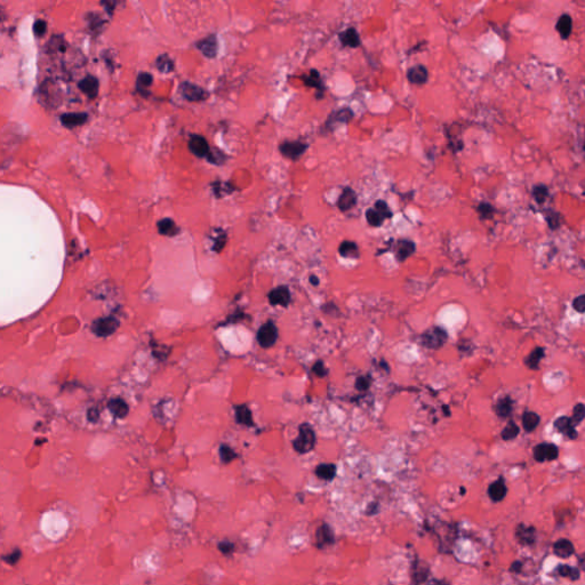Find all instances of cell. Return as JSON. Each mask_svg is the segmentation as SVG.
<instances>
[{
  "mask_svg": "<svg viewBox=\"0 0 585 585\" xmlns=\"http://www.w3.org/2000/svg\"><path fill=\"white\" fill-rule=\"evenodd\" d=\"M338 253L342 258L346 259H358L359 258V248L358 245L353 241H343L338 247Z\"/></svg>",
  "mask_w": 585,
  "mask_h": 585,
  "instance_id": "23",
  "label": "cell"
},
{
  "mask_svg": "<svg viewBox=\"0 0 585 585\" xmlns=\"http://www.w3.org/2000/svg\"><path fill=\"white\" fill-rule=\"evenodd\" d=\"M45 30H46V24H45V22L43 21H38L36 23V31L38 35H43L45 32Z\"/></svg>",
  "mask_w": 585,
  "mask_h": 585,
  "instance_id": "52",
  "label": "cell"
},
{
  "mask_svg": "<svg viewBox=\"0 0 585 585\" xmlns=\"http://www.w3.org/2000/svg\"><path fill=\"white\" fill-rule=\"evenodd\" d=\"M557 572L560 576L567 577V579L572 581H576L580 579V571L575 567H572V566L560 565L559 567L557 568Z\"/></svg>",
  "mask_w": 585,
  "mask_h": 585,
  "instance_id": "37",
  "label": "cell"
},
{
  "mask_svg": "<svg viewBox=\"0 0 585 585\" xmlns=\"http://www.w3.org/2000/svg\"><path fill=\"white\" fill-rule=\"evenodd\" d=\"M353 117L352 111L350 109H342L337 112H334L329 118H328L327 126L331 123H348L349 120Z\"/></svg>",
  "mask_w": 585,
  "mask_h": 585,
  "instance_id": "33",
  "label": "cell"
},
{
  "mask_svg": "<svg viewBox=\"0 0 585 585\" xmlns=\"http://www.w3.org/2000/svg\"><path fill=\"white\" fill-rule=\"evenodd\" d=\"M312 372L315 373L316 375L318 376V377H324V376H326L327 374H328L327 368L325 367V364H324V362L322 360L318 361V362H316V364L313 365Z\"/></svg>",
  "mask_w": 585,
  "mask_h": 585,
  "instance_id": "49",
  "label": "cell"
},
{
  "mask_svg": "<svg viewBox=\"0 0 585 585\" xmlns=\"http://www.w3.org/2000/svg\"><path fill=\"white\" fill-rule=\"evenodd\" d=\"M533 454L536 462L543 463L545 461H554L559 456V449L553 444L543 443L534 447Z\"/></svg>",
  "mask_w": 585,
  "mask_h": 585,
  "instance_id": "5",
  "label": "cell"
},
{
  "mask_svg": "<svg viewBox=\"0 0 585 585\" xmlns=\"http://www.w3.org/2000/svg\"><path fill=\"white\" fill-rule=\"evenodd\" d=\"M533 195L536 200V202L543 203L546 200V198H548L549 189L546 188L545 186H543V184L536 186L533 190Z\"/></svg>",
  "mask_w": 585,
  "mask_h": 585,
  "instance_id": "39",
  "label": "cell"
},
{
  "mask_svg": "<svg viewBox=\"0 0 585 585\" xmlns=\"http://www.w3.org/2000/svg\"><path fill=\"white\" fill-rule=\"evenodd\" d=\"M519 431H520L519 426L517 425L513 421H510L508 423V425L505 426L503 430H502V432H501L502 439L505 440V441L515 439V438L518 437Z\"/></svg>",
  "mask_w": 585,
  "mask_h": 585,
  "instance_id": "36",
  "label": "cell"
},
{
  "mask_svg": "<svg viewBox=\"0 0 585 585\" xmlns=\"http://www.w3.org/2000/svg\"><path fill=\"white\" fill-rule=\"evenodd\" d=\"M41 531L46 537L51 539H59L65 534L69 527L67 520L62 513L50 511L45 513L40 522Z\"/></svg>",
  "mask_w": 585,
  "mask_h": 585,
  "instance_id": "1",
  "label": "cell"
},
{
  "mask_svg": "<svg viewBox=\"0 0 585 585\" xmlns=\"http://www.w3.org/2000/svg\"><path fill=\"white\" fill-rule=\"evenodd\" d=\"M553 551L556 556L565 559V558H569L572 554H574V545L571 541H568V539L561 538L559 541L554 543Z\"/></svg>",
  "mask_w": 585,
  "mask_h": 585,
  "instance_id": "19",
  "label": "cell"
},
{
  "mask_svg": "<svg viewBox=\"0 0 585 585\" xmlns=\"http://www.w3.org/2000/svg\"><path fill=\"white\" fill-rule=\"evenodd\" d=\"M415 252V244L410 240H400L397 248V260L399 262L406 261Z\"/></svg>",
  "mask_w": 585,
  "mask_h": 585,
  "instance_id": "24",
  "label": "cell"
},
{
  "mask_svg": "<svg viewBox=\"0 0 585 585\" xmlns=\"http://www.w3.org/2000/svg\"><path fill=\"white\" fill-rule=\"evenodd\" d=\"M157 228L160 235L167 237H174L180 232V229L172 218H162L157 223Z\"/></svg>",
  "mask_w": 585,
  "mask_h": 585,
  "instance_id": "20",
  "label": "cell"
},
{
  "mask_svg": "<svg viewBox=\"0 0 585 585\" xmlns=\"http://www.w3.org/2000/svg\"><path fill=\"white\" fill-rule=\"evenodd\" d=\"M316 538H317V546H318L319 549H323V548H325V546L331 545L335 541V536H334L333 530H331V528L326 523L322 524V526L318 528V530H317V534H316Z\"/></svg>",
  "mask_w": 585,
  "mask_h": 585,
  "instance_id": "13",
  "label": "cell"
},
{
  "mask_svg": "<svg viewBox=\"0 0 585 585\" xmlns=\"http://www.w3.org/2000/svg\"><path fill=\"white\" fill-rule=\"evenodd\" d=\"M267 299L271 305H280L282 308H287L290 303L289 288L287 286L275 287L269 293Z\"/></svg>",
  "mask_w": 585,
  "mask_h": 585,
  "instance_id": "9",
  "label": "cell"
},
{
  "mask_svg": "<svg viewBox=\"0 0 585 585\" xmlns=\"http://www.w3.org/2000/svg\"><path fill=\"white\" fill-rule=\"evenodd\" d=\"M152 81H153V77L148 72H142L138 74L137 77V81H136V88L137 90L143 95H146L145 92H148L146 88L150 87L151 85H152Z\"/></svg>",
  "mask_w": 585,
  "mask_h": 585,
  "instance_id": "34",
  "label": "cell"
},
{
  "mask_svg": "<svg viewBox=\"0 0 585 585\" xmlns=\"http://www.w3.org/2000/svg\"><path fill=\"white\" fill-rule=\"evenodd\" d=\"M207 160L212 162V164L221 165L223 164V161L225 160V157L224 154L221 153L218 150H210L208 156H207Z\"/></svg>",
  "mask_w": 585,
  "mask_h": 585,
  "instance_id": "45",
  "label": "cell"
},
{
  "mask_svg": "<svg viewBox=\"0 0 585 585\" xmlns=\"http://www.w3.org/2000/svg\"><path fill=\"white\" fill-rule=\"evenodd\" d=\"M507 493H508V488H507V485H505V481H504V478H498V480L494 481L493 484H490L489 488H488V495L490 497V500L493 502H501L504 500V497L507 496Z\"/></svg>",
  "mask_w": 585,
  "mask_h": 585,
  "instance_id": "16",
  "label": "cell"
},
{
  "mask_svg": "<svg viewBox=\"0 0 585 585\" xmlns=\"http://www.w3.org/2000/svg\"><path fill=\"white\" fill-rule=\"evenodd\" d=\"M195 47L202 53L206 58L213 59L217 54V39L216 36H209L207 38H203L200 41L195 44Z\"/></svg>",
  "mask_w": 585,
  "mask_h": 585,
  "instance_id": "12",
  "label": "cell"
},
{
  "mask_svg": "<svg viewBox=\"0 0 585 585\" xmlns=\"http://www.w3.org/2000/svg\"><path fill=\"white\" fill-rule=\"evenodd\" d=\"M372 384V377L369 375L358 377L356 381V389L359 391H367Z\"/></svg>",
  "mask_w": 585,
  "mask_h": 585,
  "instance_id": "44",
  "label": "cell"
},
{
  "mask_svg": "<svg viewBox=\"0 0 585 585\" xmlns=\"http://www.w3.org/2000/svg\"><path fill=\"white\" fill-rule=\"evenodd\" d=\"M543 357H544V349L538 346V348L534 349L529 354H528L526 359H524V364H526L528 368L533 369V371H537L539 362L543 359Z\"/></svg>",
  "mask_w": 585,
  "mask_h": 585,
  "instance_id": "26",
  "label": "cell"
},
{
  "mask_svg": "<svg viewBox=\"0 0 585 585\" xmlns=\"http://www.w3.org/2000/svg\"><path fill=\"white\" fill-rule=\"evenodd\" d=\"M109 409L112 411L115 416L119 418H124L128 414V406L123 399H112L109 402Z\"/></svg>",
  "mask_w": 585,
  "mask_h": 585,
  "instance_id": "30",
  "label": "cell"
},
{
  "mask_svg": "<svg viewBox=\"0 0 585 585\" xmlns=\"http://www.w3.org/2000/svg\"><path fill=\"white\" fill-rule=\"evenodd\" d=\"M407 79H408L409 82L415 85L425 84L429 79L428 69L424 65H421V64L411 66L408 72H407Z\"/></svg>",
  "mask_w": 585,
  "mask_h": 585,
  "instance_id": "14",
  "label": "cell"
},
{
  "mask_svg": "<svg viewBox=\"0 0 585 585\" xmlns=\"http://www.w3.org/2000/svg\"><path fill=\"white\" fill-rule=\"evenodd\" d=\"M517 538H518L519 543H521L523 545H530L533 544L536 539V530L534 527H526L523 526V524H520V526L517 528Z\"/></svg>",
  "mask_w": 585,
  "mask_h": 585,
  "instance_id": "17",
  "label": "cell"
},
{
  "mask_svg": "<svg viewBox=\"0 0 585 585\" xmlns=\"http://www.w3.org/2000/svg\"><path fill=\"white\" fill-rule=\"evenodd\" d=\"M539 421L541 417L538 416V414L534 411H526L522 415V428L526 432H533L538 426Z\"/></svg>",
  "mask_w": 585,
  "mask_h": 585,
  "instance_id": "28",
  "label": "cell"
},
{
  "mask_svg": "<svg viewBox=\"0 0 585 585\" xmlns=\"http://www.w3.org/2000/svg\"><path fill=\"white\" fill-rule=\"evenodd\" d=\"M366 218H367L368 223L372 226H375V228L382 225L384 220H387L386 216L375 208H369L367 212H366Z\"/></svg>",
  "mask_w": 585,
  "mask_h": 585,
  "instance_id": "35",
  "label": "cell"
},
{
  "mask_svg": "<svg viewBox=\"0 0 585 585\" xmlns=\"http://www.w3.org/2000/svg\"><path fill=\"white\" fill-rule=\"evenodd\" d=\"M308 149V144L302 143L300 141H293V142H284L279 146V150L282 153V156L292 160L300 159L302 154H303Z\"/></svg>",
  "mask_w": 585,
  "mask_h": 585,
  "instance_id": "6",
  "label": "cell"
},
{
  "mask_svg": "<svg viewBox=\"0 0 585 585\" xmlns=\"http://www.w3.org/2000/svg\"><path fill=\"white\" fill-rule=\"evenodd\" d=\"M80 88L86 95H88L90 99H94L97 95V90H99V81L94 77H87L81 81Z\"/></svg>",
  "mask_w": 585,
  "mask_h": 585,
  "instance_id": "29",
  "label": "cell"
},
{
  "mask_svg": "<svg viewBox=\"0 0 585 585\" xmlns=\"http://www.w3.org/2000/svg\"><path fill=\"white\" fill-rule=\"evenodd\" d=\"M374 208L379 210V212L382 213L386 218H391L392 217V212L389 208L388 203L384 201V200H377L375 202V206H374Z\"/></svg>",
  "mask_w": 585,
  "mask_h": 585,
  "instance_id": "46",
  "label": "cell"
},
{
  "mask_svg": "<svg viewBox=\"0 0 585 585\" xmlns=\"http://www.w3.org/2000/svg\"><path fill=\"white\" fill-rule=\"evenodd\" d=\"M339 40H341L343 46L345 47L356 48L360 45L359 33H358L357 30L353 28H350L348 30H345L344 32H342L341 35H339Z\"/></svg>",
  "mask_w": 585,
  "mask_h": 585,
  "instance_id": "18",
  "label": "cell"
},
{
  "mask_svg": "<svg viewBox=\"0 0 585 585\" xmlns=\"http://www.w3.org/2000/svg\"><path fill=\"white\" fill-rule=\"evenodd\" d=\"M584 416H585V407L583 403H577V405L574 407V410H573V417L572 418V422L573 424L577 426L581 422L584 420Z\"/></svg>",
  "mask_w": 585,
  "mask_h": 585,
  "instance_id": "41",
  "label": "cell"
},
{
  "mask_svg": "<svg viewBox=\"0 0 585 585\" xmlns=\"http://www.w3.org/2000/svg\"><path fill=\"white\" fill-rule=\"evenodd\" d=\"M118 327V320H117L115 317H108V318L97 320V322L94 324L93 329L95 331V334L99 335V336H109V335L115 333Z\"/></svg>",
  "mask_w": 585,
  "mask_h": 585,
  "instance_id": "10",
  "label": "cell"
},
{
  "mask_svg": "<svg viewBox=\"0 0 585 585\" xmlns=\"http://www.w3.org/2000/svg\"><path fill=\"white\" fill-rule=\"evenodd\" d=\"M218 549L221 550V552L228 554L233 551V544L230 542H222L220 543V545H218Z\"/></svg>",
  "mask_w": 585,
  "mask_h": 585,
  "instance_id": "51",
  "label": "cell"
},
{
  "mask_svg": "<svg viewBox=\"0 0 585 585\" xmlns=\"http://www.w3.org/2000/svg\"><path fill=\"white\" fill-rule=\"evenodd\" d=\"M430 585H449V584L443 582V581H432Z\"/></svg>",
  "mask_w": 585,
  "mask_h": 585,
  "instance_id": "55",
  "label": "cell"
},
{
  "mask_svg": "<svg viewBox=\"0 0 585 585\" xmlns=\"http://www.w3.org/2000/svg\"><path fill=\"white\" fill-rule=\"evenodd\" d=\"M256 339L263 349H269L273 346L278 339V328L274 323L269 320L262 325L258 331V335H256Z\"/></svg>",
  "mask_w": 585,
  "mask_h": 585,
  "instance_id": "4",
  "label": "cell"
},
{
  "mask_svg": "<svg viewBox=\"0 0 585 585\" xmlns=\"http://www.w3.org/2000/svg\"><path fill=\"white\" fill-rule=\"evenodd\" d=\"M188 144L189 150H190L195 157L207 158V156H208L210 151L208 142H207V139L205 137H202L201 135H191Z\"/></svg>",
  "mask_w": 585,
  "mask_h": 585,
  "instance_id": "8",
  "label": "cell"
},
{
  "mask_svg": "<svg viewBox=\"0 0 585 585\" xmlns=\"http://www.w3.org/2000/svg\"><path fill=\"white\" fill-rule=\"evenodd\" d=\"M157 69L162 73H169L174 70V62L167 54H162L157 59Z\"/></svg>",
  "mask_w": 585,
  "mask_h": 585,
  "instance_id": "32",
  "label": "cell"
},
{
  "mask_svg": "<svg viewBox=\"0 0 585 585\" xmlns=\"http://www.w3.org/2000/svg\"><path fill=\"white\" fill-rule=\"evenodd\" d=\"M179 89L181 95L190 102H200L203 101L207 97L206 92L201 87L188 81L182 82V84L180 85Z\"/></svg>",
  "mask_w": 585,
  "mask_h": 585,
  "instance_id": "7",
  "label": "cell"
},
{
  "mask_svg": "<svg viewBox=\"0 0 585 585\" xmlns=\"http://www.w3.org/2000/svg\"><path fill=\"white\" fill-rule=\"evenodd\" d=\"M303 80H304V84L309 86V87H315V88L318 89L320 93H323L324 87H323L322 78H320V74L317 70H311L310 73H309L308 75H304Z\"/></svg>",
  "mask_w": 585,
  "mask_h": 585,
  "instance_id": "31",
  "label": "cell"
},
{
  "mask_svg": "<svg viewBox=\"0 0 585 585\" xmlns=\"http://www.w3.org/2000/svg\"><path fill=\"white\" fill-rule=\"evenodd\" d=\"M546 220H548V223L550 225V228L552 230H556L557 228H559L560 225V221H559V214L556 213V212H549V215L546 216Z\"/></svg>",
  "mask_w": 585,
  "mask_h": 585,
  "instance_id": "48",
  "label": "cell"
},
{
  "mask_svg": "<svg viewBox=\"0 0 585 585\" xmlns=\"http://www.w3.org/2000/svg\"><path fill=\"white\" fill-rule=\"evenodd\" d=\"M87 118V116L84 115V113H78V115H73V113H71V115H67V116H64L63 119H64V123L66 125H70V126H75V125H80L82 124Z\"/></svg>",
  "mask_w": 585,
  "mask_h": 585,
  "instance_id": "43",
  "label": "cell"
},
{
  "mask_svg": "<svg viewBox=\"0 0 585 585\" xmlns=\"http://www.w3.org/2000/svg\"><path fill=\"white\" fill-rule=\"evenodd\" d=\"M316 433L310 425L304 423L300 425L299 436L293 441V447L299 454H307L316 446Z\"/></svg>",
  "mask_w": 585,
  "mask_h": 585,
  "instance_id": "2",
  "label": "cell"
},
{
  "mask_svg": "<svg viewBox=\"0 0 585 585\" xmlns=\"http://www.w3.org/2000/svg\"><path fill=\"white\" fill-rule=\"evenodd\" d=\"M554 428L562 435L566 436L569 439H576L579 433H577L575 425L573 424L572 418L567 416H561L554 421Z\"/></svg>",
  "mask_w": 585,
  "mask_h": 585,
  "instance_id": "11",
  "label": "cell"
},
{
  "mask_svg": "<svg viewBox=\"0 0 585 585\" xmlns=\"http://www.w3.org/2000/svg\"><path fill=\"white\" fill-rule=\"evenodd\" d=\"M556 29H557V31L560 33V37L562 38V39H568L569 36H571V33H572V30H573L572 17L569 16L568 14L562 15V16H560V18L557 22Z\"/></svg>",
  "mask_w": 585,
  "mask_h": 585,
  "instance_id": "22",
  "label": "cell"
},
{
  "mask_svg": "<svg viewBox=\"0 0 585 585\" xmlns=\"http://www.w3.org/2000/svg\"><path fill=\"white\" fill-rule=\"evenodd\" d=\"M214 186V195H216L217 198H221L223 197L225 195H229L232 192V187L230 186L229 183H222V182H216L213 184Z\"/></svg>",
  "mask_w": 585,
  "mask_h": 585,
  "instance_id": "42",
  "label": "cell"
},
{
  "mask_svg": "<svg viewBox=\"0 0 585 585\" xmlns=\"http://www.w3.org/2000/svg\"><path fill=\"white\" fill-rule=\"evenodd\" d=\"M310 282L313 286H318L319 285V279L317 275H310Z\"/></svg>",
  "mask_w": 585,
  "mask_h": 585,
  "instance_id": "54",
  "label": "cell"
},
{
  "mask_svg": "<svg viewBox=\"0 0 585 585\" xmlns=\"http://www.w3.org/2000/svg\"><path fill=\"white\" fill-rule=\"evenodd\" d=\"M236 413V420L238 423L246 425V426H254V421H253V415L251 409L248 408L247 405H239L235 407Z\"/></svg>",
  "mask_w": 585,
  "mask_h": 585,
  "instance_id": "21",
  "label": "cell"
},
{
  "mask_svg": "<svg viewBox=\"0 0 585 585\" xmlns=\"http://www.w3.org/2000/svg\"><path fill=\"white\" fill-rule=\"evenodd\" d=\"M448 335L446 330L440 327H431L421 336V344L428 349L438 350L446 343Z\"/></svg>",
  "mask_w": 585,
  "mask_h": 585,
  "instance_id": "3",
  "label": "cell"
},
{
  "mask_svg": "<svg viewBox=\"0 0 585 585\" xmlns=\"http://www.w3.org/2000/svg\"><path fill=\"white\" fill-rule=\"evenodd\" d=\"M494 410L497 414L498 417L505 418L510 416L512 413V400L510 397H505L498 400L496 405L494 406Z\"/></svg>",
  "mask_w": 585,
  "mask_h": 585,
  "instance_id": "27",
  "label": "cell"
},
{
  "mask_svg": "<svg viewBox=\"0 0 585 585\" xmlns=\"http://www.w3.org/2000/svg\"><path fill=\"white\" fill-rule=\"evenodd\" d=\"M357 203V195L351 188H345L337 200V207L342 212L350 210Z\"/></svg>",
  "mask_w": 585,
  "mask_h": 585,
  "instance_id": "15",
  "label": "cell"
},
{
  "mask_svg": "<svg viewBox=\"0 0 585 585\" xmlns=\"http://www.w3.org/2000/svg\"><path fill=\"white\" fill-rule=\"evenodd\" d=\"M478 212L481 214L482 218H490L494 214V208L489 203H481L478 207Z\"/></svg>",
  "mask_w": 585,
  "mask_h": 585,
  "instance_id": "47",
  "label": "cell"
},
{
  "mask_svg": "<svg viewBox=\"0 0 585 585\" xmlns=\"http://www.w3.org/2000/svg\"><path fill=\"white\" fill-rule=\"evenodd\" d=\"M215 232H216V236L214 237L213 249L215 252L220 253L222 249L224 248L225 244H226V233L224 231H222V230H218V229L215 230Z\"/></svg>",
  "mask_w": 585,
  "mask_h": 585,
  "instance_id": "40",
  "label": "cell"
},
{
  "mask_svg": "<svg viewBox=\"0 0 585 585\" xmlns=\"http://www.w3.org/2000/svg\"><path fill=\"white\" fill-rule=\"evenodd\" d=\"M220 457L222 463L228 464L230 462H232L235 458H237V454L231 447L228 446V445H222L220 447Z\"/></svg>",
  "mask_w": 585,
  "mask_h": 585,
  "instance_id": "38",
  "label": "cell"
},
{
  "mask_svg": "<svg viewBox=\"0 0 585 585\" xmlns=\"http://www.w3.org/2000/svg\"><path fill=\"white\" fill-rule=\"evenodd\" d=\"M520 569H521V564H520L519 561H516L513 562L512 566H511V572H515V573H519Z\"/></svg>",
  "mask_w": 585,
  "mask_h": 585,
  "instance_id": "53",
  "label": "cell"
},
{
  "mask_svg": "<svg viewBox=\"0 0 585 585\" xmlns=\"http://www.w3.org/2000/svg\"><path fill=\"white\" fill-rule=\"evenodd\" d=\"M317 477L322 480L330 481L336 475V465L335 464H320L316 469Z\"/></svg>",
  "mask_w": 585,
  "mask_h": 585,
  "instance_id": "25",
  "label": "cell"
},
{
  "mask_svg": "<svg viewBox=\"0 0 585 585\" xmlns=\"http://www.w3.org/2000/svg\"><path fill=\"white\" fill-rule=\"evenodd\" d=\"M573 308L579 313H584L585 311V295H580L573 301Z\"/></svg>",
  "mask_w": 585,
  "mask_h": 585,
  "instance_id": "50",
  "label": "cell"
}]
</instances>
